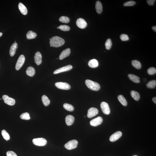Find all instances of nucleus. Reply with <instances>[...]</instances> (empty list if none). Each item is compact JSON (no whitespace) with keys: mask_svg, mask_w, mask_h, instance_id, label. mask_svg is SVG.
Here are the masks:
<instances>
[{"mask_svg":"<svg viewBox=\"0 0 156 156\" xmlns=\"http://www.w3.org/2000/svg\"><path fill=\"white\" fill-rule=\"evenodd\" d=\"M49 43L51 47L57 48L63 45L65 43V41L63 39L60 37L54 36L51 39Z\"/></svg>","mask_w":156,"mask_h":156,"instance_id":"f257e3e1","label":"nucleus"},{"mask_svg":"<svg viewBox=\"0 0 156 156\" xmlns=\"http://www.w3.org/2000/svg\"><path fill=\"white\" fill-rule=\"evenodd\" d=\"M85 83L89 88L94 91H98L100 88V85L97 82H94L89 79L86 80Z\"/></svg>","mask_w":156,"mask_h":156,"instance_id":"f03ea898","label":"nucleus"},{"mask_svg":"<svg viewBox=\"0 0 156 156\" xmlns=\"http://www.w3.org/2000/svg\"><path fill=\"white\" fill-rule=\"evenodd\" d=\"M78 142L77 140H70L65 145V147L68 150H71L77 147Z\"/></svg>","mask_w":156,"mask_h":156,"instance_id":"7ed1b4c3","label":"nucleus"},{"mask_svg":"<svg viewBox=\"0 0 156 156\" xmlns=\"http://www.w3.org/2000/svg\"><path fill=\"white\" fill-rule=\"evenodd\" d=\"M33 144L39 146H43L46 145L47 140L44 138H34L32 140Z\"/></svg>","mask_w":156,"mask_h":156,"instance_id":"20e7f679","label":"nucleus"},{"mask_svg":"<svg viewBox=\"0 0 156 156\" xmlns=\"http://www.w3.org/2000/svg\"><path fill=\"white\" fill-rule=\"evenodd\" d=\"M55 86L58 88L60 89L68 90L71 88V86L68 83L65 82H56Z\"/></svg>","mask_w":156,"mask_h":156,"instance_id":"39448f33","label":"nucleus"},{"mask_svg":"<svg viewBox=\"0 0 156 156\" xmlns=\"http://www.w3.org/2000/svg\"><path fill=\"white\" fill-rule=\"evenodd\" d=\"M25 61V57L23 55H21L20 56L17 62L15 65L16 69L19 70L23 66Z\"/></svg>","mask_w":156,"mask_h":156,"instance_id":"423d86ee","label":"nucleus"},{"mask_svg":"<svg viewBox=\"0 0 156 156\" xmlns=\"http://www.w3.org/2000/svg\"><path fill=\"white\" fill-rule=\"evenodd\" d=\"M101 107L102 111L106 115H108L110 113V109L108 104L103 101L101 103Z\"/></svg>","mask_w":156,"mask_h":156,"instance_id":"0eeeda50","label":"nucleus"},{"mask_svg":"<svg viewBox=\"0 0 156 156\" xmlns=\"http://www.w3.org/2000/svg\"><path fill=\"white\" fill-rule=\"evenodd\" d=\"M73 68L72 66L71 65H68L67 66L59 68L55 71L54 72V74H57L61 73L67 71L71 70Z\"/></svg>","mask_w":156,"mask_h":156,"instance_id":"6e6552de","label":"nucleus"},{"mask_svg":"<svg viewBox=\"0 0 156 156\" xmlns=\"http://www.w3.org/2000/svg\"><path fill=\"white\" fill-rule=\"evenodd\" d=\"M99 113V110L97 108L92 107L88 110L87 116L88 118H91L96 116Z\"/></svg>","mask_w":156,"mask_h":156,"instance_id":"1a4fd4ad","label":"nucleus"},{"mask_svg":"<svg viewBox=\"0 0 156 156\" xmlns=\"http://www.w3.org/2000/svg\"><path fill=\"white\" fill-rule=\"evenodd\" d=\"M103 121V118L101 117H98L90 121V125L93 126H97L100 125Z\"/></svg>","mask_w":156,"mask_h":156,"instance_id":"9d476101","label":"nucleus"},{"mask_svg":"<svg viewBox=\"0 0 156 156\" xmlns=\"http://www.w3.org/2000/svg\"><path fill=\"white\" fill-rule=\"evenodd\" d=\"M76 24L78 27L82 29H85L87 26L86 22L82 18H79L77 19L76 22Z\"/></svg>","mask_w":156,"mask_h":156,"instance_id":"9b49d317","label":"nucleus"},{"mask_svg":"<svg viewBox=\"0 0 156 156\" xmlns=\"http://www.w3.org/2000/svg\"><path fill=\"white\" fill-rule=\"evenodd\" d=\"M122 135V133L120 131H117L112 135L110 137V141L113 142L120 138Z\"/></svg>","mask_w":156,"mask_h":156,"instance_id":"f8f14e48","label":"nucleus"},{"mask_svg":"<svg viewBox=\"0 0 156 156\" xmlns=\"http://www.w3.org/2000/svg\"><path fill=\"white\" fill-rule=\"evenodd\" d=\"M71 53V50L69 48H67L62 51L59 56V59L60 60L63 59L69 55Z\"/></svg>","mask_w":156,"mask_h":156,"instance_id":"ddd939ff","label":"nucleus"},{"mask_svg":"<svg viewBox=\"0 0 156 156\" xmlns=\"http://www.w3.org/2000/svg\"><path fill=\"white\" fill-rule=\"evenodd\" d=\"M42 56L41 53L39 51H37L36 52L35 57H34V60L35 62L37 65H39L42 63Z\"/></svg>","mask_w":156,"mask_h":156,"instance_id":"4468645a","label":"nucleus"},{"mask_svg":"<svg viewBox=\"0 0 156 156\" xmlns=\"http://www.w3.org/2000/svg\"><path fill=\"white\" fill-rule=\"evenodd\" d=\"M18 47V44L16 43L15 42L12 44L9 51V54L11 57H12L14 55Z\"/></svg>","mask_w":156,"mask_h":156,"instance_id":"2eb2a0df","label":"nucleus"},{"mask_svg":"<svg viewBox=\"0 0 156 156\" xmlns=\"http://www.w3.org/2000/svg\"><path fill=\"white\" fill-rule=\"evenodd\" d=\"M74 117L71 115H68L65 118V122L68 126L71 125L74 123Z\"/></svg>","mask_w":156,"mask_h":156,"instance_id":"dca6fc26","label":"nucleus"},{"mask_svg":"<svg viewBox=\"0 0 156 156\" xmlns=\"http://www.w3.org/2000/svg\"><path fill=\"white\" fill-rule=\"evenodd\" d=\"M18 8L20 11L23 15H26L27 14L28 10L27 8L23 4L20 3L19 4Z\"/></svg>","mask_w":156,"mask_h":156,"instance_id":"f3484780","label":"nucleus"},{"mask_svg":"<svg viewBox=\"0 0 156 156\" xmlns=\"http://www.w3.org/2000/svg\"><path fill=\"white\" fill-rule=\"evenodd\" d=\"M88 65L90 68H95L98 66L99 63L96 59H94L89 61L88 63Z\"/></svg>","mask_w":156,"mask_h":156,"instance_id":"a211bd4d","label":"nucleus"},{"mask_svg":"<svg viewBox=\"0 0 156 156\" xmlns=\"http://www.w3.org/2000/svg\"><path fill=\"white\" fill-rule=\"evenodd\" d=\"M26 72V74L28 76L33 77L35 74V68L33 67H29L27 68Z\"/></svg>","mask_w":156,"mask_h":156,"instance_id":"6ab92c4d","label":"nucleus"},{"mask_svg":"<svg viewBox=\"0 0 156 156\" xmlns=\"http://www.w3.org/2000/svg\"><path fill=\"white\" fill-rule=\"evenodd\" d=\"M128 77L130 80L135 83H139L140 82V78L138 76L132 74H129Z\"/></svg>","mask_w":156,"mask_h":156,"instance_id":"aec40b11","label":"nucleus"},{"mask_svg":"<svg viewBox=\"0 0 156 156\" xmlns=\"http://www.w3.org/2000/svg\"><path fill=\"white\" fill-rule=\"evenodd\" d=\"M96 12L99 14L101 13L102 11V6L100 1H97L96 4Z\"/></svg>","mask_w":156,"mask_h":156,"instance_id":"412c9836","label":"nucleus"},{"mask_svg":"<svg viewBox=\"0 0 156 156\" xmlns=\"http://www.w3.org/2000/svg\"><path fill=\"white\" fill-rule=\"evenodd\" d=\"M4 102L6 104L10 106H13L15 105V101L14 99L8 97L4 100Z\"/></svg>","mask_w":156,"mask_h":156,"instance_id":"4be33fe9","label":"nucleus"},{"mask_svg":"<svg viewBox=\"0 0 156 156\" xmlns=\"http://www.w3.org/2000/svg\"><path fill=\"white\" fill-rule=\"evenodd\" d=\"M37 36V34L32 31H29L26 34V37L28 39H35Z\"/></svg>","mask_w":156,"mask_h":156,"instance_id":"5701e85b","label":"nucleus"},{"mask_svg":"<svg viewBox=\"0 0 156 156\" xmlns=\"http://www.w3.org/2000/svg\"><path fill=\"white\" fill-rule=\"evenodd\" d=\"M130 94L132 97L136 101H138L140 98V95L138 92L132 90L131 91Z\"/></svg>","mask_w":156,"mask_h":156,"instance_id":"b1692460","label":"nucleus"},{"mask_svg":"<svg viewBox=\"0 0 156 156\" xmlns=\"http://www.w3.org/2000/svg\"><path fill=\"white\" fill-rule=\"evenodd\" d=\"M118 100L123 106H126L127 105V101L122 95H119L118 96Z\"/></svg>","mask_w":156,"mask_h":156,"instance_id":"393cba45","label":"nucleus"},{"mask_svg":"<svg viewBox=\"0 0 156 156\" xmlns=\"http://www.w3.org/2000/svg\"><path fill=\"white\" fill-rule=\"evenodd\" d=\"M132 65L134 68L137 69H140L141 68V65L140 62L138 61L135 60H132Z\"/></svg>","mask_w":156,"mask_h":156,"instance_id":"a878e982","label":"nucleus"},{"mask_svg":"<svg viewBox=\"0 0 156 156\" xmlns=\"http://www.w3.org/2000/svg\"><path fill=\"white\" fill-rule=\"evenodd\" d=\"M42 100L43 104L45 106H48L49 105L50 103V101L46 96L43 95L42 97Z\"/></svg>","mask_w":156,"mask_h":156,"instance_id":"bb28decb","label":"nucleus"},{"mask_svg":"<svg viewBox=\"0 0 156 156\" xmlns=\"http://www.w3.org/2000/svg\"><path fill=\"white\" fill-rule=\"evenodd\" d=\"M156 86V81L155 80H153L150 81L148 82L146 85V87L148 88L152 89L155 88Z\"/></svg>","mask_w":156,"mask_h":156,"instance_id":"cd10ccee","label":"nucleus"},{"mask_svg":"<svg viewBox=\"0 0 156 156\" xmlns=\"http://www.w3.org/2000/svg\"><path fill=\"white\" fill-rule=\"evenodd\" d=\"M63 107L65 110L69 111H73L74 110V107L71 104L65 103L64 104Z\"/></svg>","mask_w":156,"mask_h":156,"instance_id":"c85d7f7f","label":"nucleus"},{"mask_svg":"<svg viewBox=\"0 0 156 156\" xmlns=\"http://www.w3.org/2000/svg\"><path fill=\"white\" fill-rule=\"evenodd\" d=\"M1 135L5 139L8 140L10 139V136L8 133L5 130L1 131Z\"/></svg>","mask_w":156,"mask_h":156,"instance_id":"c756f323","label":"nucleus"},{"mask_svg":"<svg viewBox=\"0 0 156 156\" xmlns=\"http://www.w3.org/2000/svg\"><path fill=\"white\" fill-rule=\"evenodd\" d=\"M112 45V42L111 39H108L106 41L105 43L106 49L107 50H110Z\"/></svg>","mask_w":156,"mask_h":156,"instance_id":"7c9ffc66","label":"nucleus"},{"mask_svg":"<svg viewBox=\"0 0 156 156\" xmlns=\"http://www.w3.org/2000/svg\"><path fill=\"white\" fill-rule=\"evenodd\" d=\"M59 21H60V22L62 23H68L69 22L70 19L68 17L62 16L60 17V18H59Z\"/></svg>","mask_w":156,"mask_h":156,"instance_id":"2f4dec72","label":"nucleus"},{"mask_svg":"<svg viewBox=\"0 0 156 156\" xmlns=\"http://www.w3.org/2000/svg\"><path fill=\"white\" fill-rule=\"evenodd\" d=\"M21 119L23 120H29L30 119L29 114L28 113H23L20 116Z\"/></svg>","mask_w":156,"mask_h":156,"instance_id":"473e14b6","label":"nucleus"},{"mask_svg":"<svg viewBox=\"0 0 156 156\" xmlns=\"http://www.w3.org/2000/svg\"><path fill=\"white\" fill-rule=\"evenodd\" d=\"M59 29L62 31H69L70 29L69 26L66 25H61L59 26Z\"/></svg>","mask_w":156,"mask_h":156,"instance_id":"72a5a7b5","label":"nucleus"},{"mask_svg":"<svg viewBox=\"0 0 156 156\" xmlns=\"http://www.w3.org/2000/svg\"><path fill=\"white\" fill-rule=\"evenodd\" d=\"M147 73L150 75L155 74L156 73V68L154 67H151L147 70Z\"/></svg>","mask_w":156,"mask_h":156,"instance_id":"f704fd0d","label":"nucleus"},{"mask_svg":"<svg viewBox=\"0 0 156 156\" xmlns=\"http://www.w3.org/2000/svg\"><path fill=\"white\" fill-rule=\"evenodd\" d=\"M136 2L135 1H127L124 4V6L125 7H127V6H133L136 4Z\"/></svg>","mask_w":156,"mask_h":156,"instance_id":"c9c22d12","label":"nucleus"},{"mask_svg":"<svg viewBox=\"0 0 156 156\" xmlns=\"http://www.w3.org/2000/svg\"><path fill=\"white\" fill-rule=\"evenodd\" d=\"M120 38L121 40L123 41H126L129 40V37L126 34H122L120 36Z\"/></svg>","mask_w":156,"mask_h":156,"instance_id":"e433bc0d","label":"nucleus"},{"mask_svg":"<svg viewBox=\"0 0 156 156\" xmlns=\"http://www.w3.org/2000/svg\"><path fill=\"white\" fill-rule=\"evenodd\" d=\"M7 156H18L15 153L12 151H8L7 152Z\"/></svg>","mask_w":156,"mask_h":156,"instance_id":"4c0bfd02","label":"nucleus"},{"mask_svg":"<svg viewBox=\"0 0 156 156\" xmlns=\"http://www.w3.org/2000/svg\"><path fill=\"white\" fill-rule=\"evenodd\" d=\"M156 0H148L147 1V2L148 5L150 6L154 5V2Z\"/></svg>","mask_w":156,"mask_h":156,"instance_id":"58836bf2","label":"nucleus"},{"mask_svg":"<svg viewBox=\"0 0 156 156\" xmlns=\"http://www.w3.org/2000/svg\"><path fill=\"white\" fill-rule=\"evenodd\" d=\"M152 101L154 103L156 104V97H154L152 98Z\"/></svg>","mask_w":156,"mask_h":156,"instance_id":"ea45409f","label":"nucleus"},{"mask_svg":"<svg viewBox=\"0 0 156 156\" xmlns=\"http://www.w3.org/2000/svg\"><path fill=\"white\" fill-rule=\"evenodd\" d=\"M152 28L153 30L154 31V32H156V26H153V27H152Z\"/></svg>","mask_w":156,"mask_h":156,"instance_id":"a19ab883","label":"nucleus"},{"mask_svg":"<svg viewBox=\"0 0 156 156\" xmlns=\"http://www.w3.org/2000/svg\"><path fill=\"white\" fill-rule=\"evenodd\" d=\"M2 33L0 32V37H1V36H2Z\"/></svg>","mask_w":156,"mask_h":156,"instance_id":"79ce46f5","label":"nucleus"},{"mask_svg":"<svg viewBox=\"0 0 156 156\" xmlns=\"http://www.w3.org/2000/svg\"><path fill=\"white\" fill-rule=\"evenodd\" d=\"M57 29H59V27H57Z\"/></svg>","mask_w":156,"mask_h":156,"instance_id":"37998d69","label":"nucleus"},{"mask_svg":"<svg viewBox=\"0 0 156 156\" xmlns=\"http://www.w3.org/2000/svg\"><path fill=\"white\" fill-rule=\"evenodd\" d=\"M137 156L135 155V156Z\"/></svg>","mask_w":156,"mask_h":156,"instance_id":"c03bdc74","label":"nucleus"}]
</instances>
